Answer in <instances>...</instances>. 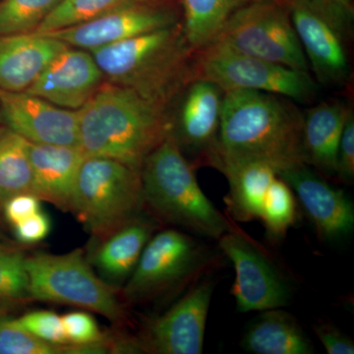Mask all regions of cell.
Instances as JSON below:
<instances>
[{"label":"cell","mask_w":354,"mask_h":354,"mask_svg":"<svg viewBox=\"0 0 354 354\" xmlns=\"http://www.w3.org/2000/svg\"><path fill=\"white\" fill-rule=\"evenodd\" d=\"M304 113L281 95L236 90L225 92L212 167L225 169L259 162L281 169L305 164Z\"/></svg>","instance_id":"1"},{"label":"cell","mask_w":354,"mask_h":354,"mask_svg":"<svg viewBox=\"0 0 354 354\" xmlns=\"http://www.w3.org/2000/svg\"><path fill=\"white\" fill-rule=\"evenodd\" d=\"M79 148L85 157H104L141 169L171 134L169 109L130 88L104 82L78 111Z\"/></svg>","instance_id":"2"},{"label":"cell","mask_w":354,"mask_h":354,"mask_svg":"<svg viewBox=\"0 0 354 354\" xmlns=\"http://www.w3.org/2000/svg\"><path fill=\"white\" fill-rule=\"evenodd\" d=\"M106 82L165 109L195 79V51L181 22L90 51Z\"/></svg>","instance_id":"3"},{"label":"cell","mask_w":354,"mask_h":354,"mask_svg":"<svg viewBox=\"0 0 354 354\" xmlns=\"http://www.w3.org/2000/svg\"><path fill=\"white\" fill-rule=\"evenodd\" d=\"M141 178L145 209L157 220L216 241L230 230L232 218L204 194L171 134L144 160Z\"/></svg>","instance_id":"4"},{"label":"cell","mask_w":354,"mask_h":354,"mask_svg":"<svg viewBox=\"0 0 354 354\" xmlns=\"http://www.w3.org/2000/svg\"><path fill=\"white\" fill-rule=\"evenodd\" d=\"M216 252L189 234L167 228L153 234L120 292L128 304L153 301L192 286L220 264Z\"/></svg>","instance_id":"5"},{"label":"cell","mask_w":354,"mask_h":354,"mask_svg":"<svg viewBox=\"0 0 354 354\" xmlns=\"http://www.w3.org/2000/svg\"><path fill=\"white\" fill-rule=\"evenodd\" d=\"M145 209L141 169L104 157L84 158L70 211L97 241Z\"/></svg>","instance_id":"6"},{"label":"cell","mask_w":354,"mask_h":354,"mask_svg":"<svg viewBox=\"0 0 354 354\" xmlns=\"http://www.w3.org/2000/svg\"><path fill=\"white\" fill-rule=\"evenodd\" d=\"M25 268L31 300L72 305L114 324L125 320L120 288L95 274L82 249L62 255L39 252L26 256Z\"/></svg>","instance_id":"7"},{"label":"cell","mask_w":354,"mask_h":354,"mask_svg":"<svg viewBox=\"0 0 354 354\" xmlns=\"http://www.w3.org/2000/svg\"><path fill=\"white\" fill-rule=\"evenodd\" d=\"M319 85L344 87L351 82L349 44L353 7L329 0H281Z\"/></svg>","instance_id":"8"},{"label":"cell","mask_w":354,"mask_h":354,"mask_svg":"<svg viewBox=\"0 0 354 354\" xmlns=\"http://www.w3.org/2000/svg\"><path fill=\"white\" fill-rule=\"evenodd\" d=\"M310 73L244 55L216 41L195 53V79L211 81L225 93L258 91L295 102H310L320 91Z\"/></svg>","instance_id":"9"},{"label":"cell","mask_w":354,"mask_h":354,"mask_svg":"<svg viewBox=\"0 0 354 354\" xmlns=\"http://www.w3.org/2000/svg\"><path fill=\"white\" fill-rule=\"evenodd\" d=\"M215 41L250 57L309 71L304 51L281 0L248 2L232 14Z\"/></svg>","instance_id":"10"},{"label":"cell","mask_w":354,"mask_h":354,"mask_svg":"<svg viewBox=\"0 0 354 354\" xmlns=\"http://www.w3.org/2000/svg\"><path fill=\"white\" fill-rule=\"evenodd\" d=\"M221 254L234 265L232 285L237 311L283 308L292 298V286L285 272L272 259L271 254L232 220L230 230L220 239Z\"/></svg>","instance_id":"11"},{"label":"cell","mask_w":354,"mask_h":354,"mask_svg":"<svg viewBox=\"0 0 354 354\" xmlns=\"http://www.w3.org/2000/svg\"><path fill=\"white\" fill-rule=\"evenodd\" d=\"M215 286L206 274L165 313L149 321L138 337L143 353L201 354Z\"/></svg>","instance_id":"12"},{"label":"cell","mask_w":354,"mask_h":354,"mask_svg":"<svg viewBox=\"0 0 354 354\" xmlns=\"http://www.w3.org/2000/svg\"><path fill=\"white\" fill-rule=\"evenodd\" d=\"M178 22L174 6L134 0L82 24L41 35L71 48L93 51Z\"/></svg>","instance_id":"13"},{"label":"cell","mask_w":354,"mask_h":354,"mask_svg":"<svg viewBox=\"0 0 354 354\" xmlns=\"http://www.w3.org/2000/svg\"><path fill=\"white\" fill-rule=\"evenodd\" d=\"M178 113L171 118V136L196 167H211L220 129L225 92L216 84L195 79L179 95Z\"/></svg>","instance_id":"14"},{"label":"cell","mask_w":354,"mask_h":354,"mask_svg":"<svg viewBox=\"0 0 354 354\" xmlns=\"http://www.w3.org/2000/svg\"><path fill=\"white\" fill-rule=\"evenodd\" d=\"M286 181L321 239L337 242L348 239L354 228V206L344 191L306 164L281 169Z\"/></svg>","instance_id":"15"},{"label":"cell","mask_w":354,"mask_h":354,"mask_svg":"<svg viewBox=\"0 0 354 354\" xmlns=\"http://www.w3.org/2000/svg\"><path fill=\"white\" fill-rule=\"evenodd\" d=\"M0 118L30 143L79 147L78 111L29 93L0 90Z\"/></svg>","instance_id":"16"},{"label":"cell","mask_w":354,"mask_h":354,"mask_svg":"<svg viewBox=\"0 0 354 354\" xmlns=\"http://www.w3.org/2000/svg\"><path fill=\"white\" fill-rule=\"evenodd\" d=\"M104 80L90 51L68 46L25 92L60 108L79 111L99 91Z\"/></svg>","instance_id":"17"},{"label":"cell","mask_w":354,"mask_h":354,"mask_svg":"<svg viewBox=\"0 0 354 354\" xmlns=\"http://www.w3.org/2000/svg\"><path fill=\"white\" fill-rule=\"evenodd\" d=\"M68 46L32 32L0 36V90L25 92Z\"/></svg>","instance_id":"18"},{"label":"cell","mask_w":354,"mask_h":354,"mask_svg":"<svg viewBox=\"0 0 354 354\" xmlns=\"http://www.w3.org/2000/svg\"><path fill=\"white\" fill-rule=\"evenodd\" d=\"M158 225L160 221L144 209L106 239L97 241L93 264L99 276L114 288L124 286Z\"/></svg>","instance_id":"19"},{"label":"cell","mask_w":354,"mask_h":354,"mask_svg":"<svg viewBox=\"0 0 354 354\" xmlns=\"http://www.w3.org/2000/svg\"><path fill=\"white\" fill-rule=\"evenodd\" d=\"M35 195L41 201L70 211L77 176L85 156L79 147L44 145L29 142Z\"/></svg>","instance_id":"20"},{"label":"cell","mask_w":354,"mask_h":354,"mask_svg":"<svg viewBox=\"0 0 354 354\" xmlns=\"http://www.w3.org/2000/svg\"><path fill=\"white\" fill-rule=\"evenodd\" d=\"M351 106L342 100L319 102L302 118L304 162L328 178L335 177L337 150Z\"/></svg>","instance_id":"21"},{"label":"cell","mask_w":354,"mask_h":354,"mask_svg":"<svg viewBox=\"0 0 354 354\" xmlns=\"http://www.w3.org/2000/svg\"><path fill=\"white\" fill-rule=\"evenodd\" d=\"M254 354H312L314 346L295 316L281 308L260 311L241 341Z\"/></svg>","instance_id":"22"},{"label":"cell","mask_w":354,"mask_h":354,"mask_svg":"<svg viewBox=\"0 0 354 354\" xmlns=\"http://www.w3.org/2000/svg\"><path fill=\"white\" fill-rule=\"evenodd\" d=\"M221 174L230 184L225 197L228 218L236 223L260 220L268 189L278 176L274 167L251 162L227 167Z\"/></svg>","instance_id":"23"},{"label":"cell","mask_w":354,"mask_h":354,"mask_svg":"<svg viewBox=\"0 0 354 354\" xmlns=\"http://www.w3.org/2000/svg\"><path fill=\"white\" fill-rule=\"evenodd\" d=\"M252 0H181L183 24L195 51L214 43L235 11Z\"/></svg>","instance_id":"24"},{"label":"cell","mask_w":354,"mask_h":354,"mask_svg":"<svg viewBox=\"0 0 354 354\" xmlns=\"http://www.w3.org/2000/svg\"><path fill=\"white\" fill-rule=\"evenodd\" d=\"M35 195L29 142L8 127L0 128V209L16 195Z\"/></svg>","instance_id":"25"},{"label":"cell","mask_w":354,"mask_h":354,"mask_svg":"<svg viewBox=\"0 0 354 354\" xmlns=\"http://www.w3.org/2000/svg\"><path fill=\"white\" fill-rule=\"evenodd\" d=\"M297 218L295 193L283 179L277 176L268 189L260 216L268 239L274 242L283 241L288 230L295 227Z\"/></svg>","instance_id":"26"},{"label":"cell","mask_w":354,"mask_h":354,"mask_svg":"<svg viewBox=\"0 0 354 354\" xmlns=\"http://www.w3.org/2000/svg\"><path fill=\"white\" fill-rule=\"evenodd\" d=\"M134 0H60L32 34H48L95 19Z\"/></svg>","instance_id":"27"},{"label":"cell","mask_w":354,"mask_h":354,"mask_svg":"<svg viewBox=\"0 0 354 354\" xmlns=\"http://www.w3.org/2000/svg\"><path fill=\"white\" fill-rule=\"evenodd\" d=\"M60 0H2L0 36L32 32Z\"/></svg>","instance_id":"28"},{"label":"cell","mask_w":354,"mask_h":354,"mask_svg":"<svg viewBox=\"0 0 354 354\" xmlns=\"http://www.w3.org/2000/svg\"><path fill=\"white\" fill-rule=\"evenodd\" d=\"M25 260L18 249L0 244V301L31 300Z\"/></svg>","instance_id":"29"},{"label":"cell","mask_w":354,"mask_h":354,"mask_svg":"<svg viewBox=\"0 0 354 354\" xmlns=\"http://www.w3.org/2000/svg\"><path fill=\"white\" fill-rule=\"evenodd\" d=\"M64 353V346L41 341L20 327L14 319L0 320V354Z\"/></svg>","instance_id":"30"},{"label":"cell","mask_w":354,"mask_h":354,"mask_svg":"<svg viewBox=\"0 0 354 354\" xmlns=\"http://www.w3.org/2000/svg\"><path fill=\"white\" fill-rule=\"evenodd\" d=\"M14 320L20 327L41 341L55 346L67 344L62 317L57 315L55 312L50 310H37L28 312Z\"/></svg>","instance_id":"31"},{"label":"cell","mask_w":354,"mask_h":354,"mask_svg":"<svg viewBox=\"0 0 354 354\" xmlns=\"http://www.w3.org/2000/svg\"><path fill=\"white\" fill-rule=\"evenodd\" d=\"M335 178L346 184L353 183L354 178V114L351 108L346 115L337 150Z\"/></svg>","instance_id":"32"},{"label":"cell","mask_w":354,"mask_h":354,"mask_svg":"<svg viewBox=\"0 0 354 354\" xmlns=\"http://www.w3.org/2000/svg\"><path fill=\"white\" fill-rule=\"evenodd\" d=\"M13 227L16 239L21 243L36 244L43 241L50 234V218L41 209L30 218L20 221Z\"/></svg>","instance_id":"33"},{"label":"cell","mask_w":354,"mask_h":354,"mask_svg":"<svg viewBox=\"0 0 354 354\" xmlns=\"http://www.w3.org/2000/svg\"><path fill=\"white\" fill-rule=\"evenodd\" d=\"M313 330L327 353H354V342L353 339L335 326L327 323H319L314 326Z\"/></svg>","instance_id":"34"},{"label":"cell","mask_w":354,"mask_h":354,"mask_svg":"<svg viewBox=\"0 0 354 354\" xmlns=\"http://www.w3.org/2000/svg\"><path fill=\"white\" fill-rule=\"evenodd\" d=\"M41 200L36 195L25 193L16 195L2 207L4 216L12 227L41 211Z\"/></svg>","instance_id":"35"},{"label":"cell","mask_w":354,"mask_h":354,"mask_svg":"<svg viewBox=\"0 0 354 354\" xmlns=\"http://www.w3.org/2000/svg\"><path fill=\"white\" fill-rule=\"evenodd\" d=\"M140 1L150 2L155 4H165V6H172L174 0H140Z\"/></svg>","instance_id":"36"},{"label":"cell","mask_w":354,"mask_h":354,"mask_svg":"<svg viewBox=\"0 0 354 354\" xmlns=\"http://www.w3.org/2000/svg\"><path fill=\"white\" fill-rule=\"evenodd\" d=\"M329 1L335 2V3L342 4V6L353 7V0H329Z\"/></svg>","instance_id":"37"},{"label":"cell","mask_w":354,"mask_h":354,"mask_svg":"<svg viewBox=\"0 0 354 354\" xmlns=\"http://www.w3.org/2000/svg\"><path fill=\"white\" fill-rule=\"evenodd\" d=\"M7 309L6 307L4 306L3 302L0 301V320L2 319L6 318Z\"/></svg>","instance_id":"38"},{"label":"cell","mask_w":354,"mask_h":354,"mask_svg":"<svg viewBox=\"0 0 354 354\" xmlns=\"http://www.w3.org/2000/svg\"><path fill=\"white\" fill-rule=\"evenodd\" d=\"M0 120H1V118H0Z\"/></svg>","instance_id":"39"}]
</instances>
